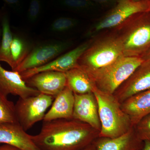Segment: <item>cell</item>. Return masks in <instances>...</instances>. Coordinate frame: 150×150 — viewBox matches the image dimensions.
<instances>
[{
    "mask_svg": "<svg viewBox=\"0 0 150 150\" xmlns=\"http://www.w3.org/2000/svg\"><path fill=\"white\" fill-rule=\"evenodd\" d=\"M99 131L75 119L43 121L40 132L31 138L39 150H83L99 137Z\"/></svg>",
    "mask_w": 150,
    "mask_h": 150,
    "instance_id": "6da1fadb",
    "label": "cell"
},
{
    "mask_svg": "<svg viewBox=\"0 0 150 150\" xmlns=\"http://www.w3.org/2000/svg\"><path fill=\"white\" fill-rule=\"evenodd\" d=\"M123 56L143 59L150 50V11L134 14L113 28Z\"/></svg>",
    "mask_w": 150,
    "mask_h": 150,
    "instance_id": "7a4b0ae2",
    "label": "cell"
},
{
    "mask_svg": "<svg viewBox=\"0 0 150 150\" xmlns=\"http://www.w3.org/2000/svg\"><path fill=\"white\" fill-rule=\"evenodd\" d=\"M93 92L98 107L101 129L99 137L115 138L126 134L134 127L129 115L113 94L100 91L93 85Z\"/></svg>",
    "mask_w": 150,
    "mask_h": 150,
    "instance_id": "3957f363",
    "label": "cell"
},
{
    "mask_svg": "<svg viewBox=\"0 0 150 150\" xmlns=\"http://www.w3.org/2000/svg\"><path fill=\"white\" fill-rule=\"evenodd\" d=\"M144 60L123 56L101 69L87 71L93 85L100 91L113 94Z\"/></svg>",
    "mask_w": 150,
    "mask_h": 150,
    "instance_id": "277c9868",
    "label": "cell"
},
{
    "mask_svg": "<svg viewBox=\"0 0 150 150\" xmlns=\"http://www.w3.org/2000/svg\"><path fill=\"white\" fill-rule=\"evenodd\" d=\"M121 40L114 31L92 40L78 64L87 71L101 69L123 56Z\"/></svg>",
    "mask_w": 150,
    "mask_h": 150,
    "instance_id": "5b68a950",
    "label": "cell"
},
{
    "mask_svg": "<svg viewBox=\"0 0 150 150\" xmlns=\"http://www.w3.org/2000/svg\"><path fill=\"white\" fill-rule=\"evenodd\" d=\"M71 44L69 40L56 38L35 43L26 58L14 71L21 73L46 64L64 53Z\"/></svg>",
    "mask_w": 150,
    "mask_h": 150,
    "instance_id": "8992f818",
    "label": "cell"
},
{
    "mask_svg": "<svg viewBox=\"0 0 150 150\" xmlns=\"http://www.w3.org/2000/svg\"><path fill=\"white\" fill-rule=\"evenodd\" d=\"M54 99L53 97L41 93L25 98H19L15 104L18 122L27 131L35 123L43 120L46 110Z\"/></svg>",
    "mask_w": 150,
    "mask_h": 150,
    "instance_id": "52a82bcc",
    "label": "cell"
},
{
    "mask_svg": "<svg viewBox=\"0 0 150 150\" xmlns=\"http://www.w3.org/2000/svg\"><path fill=\"white\" fill-rule=\"evenodd\" d=\"M150 11V0L134 1L118 0L117 4L96 23L88 35L105 30L115 28L131 16L138 13Z\"/></svg>",
    "mask_w": 150,
    "mask_h": 150,
    "instance_id": "ba28073f",
    "label": "cell"
},
{
    "mask_svg": "<svg viewBox=\"0 0 150 150\" xmlns=\"http://www.w3.org/2000/svg\"><path fill=\"white\" fill-rule=\"evenodd\" d=\"M92 40H88L71 50L62 54L48 64L20 73L24 80L38 73L47 71H56L66 73L78 67V61L81 56L88 48Z\"/></svg>",
    "mask_w": 150,
    "mask_h": 150,
    "instance_id": "9c48e42d",
    "label": "cell"
},
{
    "mask_svg": "<svg viewBox=\"0 0 150 150\" xmlns=\"http://www.w3.org/2000/svg\"><path fill=\"white\" fill-rule=\"evenodd\" d=\"M150 89V61H144L115 92L113 95L121 103L129 98Z\"/></svg>",
    "mask_w": 150,
    "mask_h": 150,
    "instance_id": "30bf717a",
    "label": "cell"
},
{
    "mask_svg": "<svg viewBox=\"0 0 150 150\" xmlns=\"http://www.w3.org/2000/svg\"><path fill=\"white\" fill-rule=\"evenodd\" d=\"M28 86L40 93L56 97L67 86L65 73L47 71L38 73L25 79Z\"/></svg>",
    "mask_w": 150,
    "mask_h": 150,
    "instance_id": "8fae6325",
    "label": "cell"
},
{
    "mask_svg": "<svg viewBox=\"0 0 150 150\" xmlns=\"http://www.w3.org/2000/svg\"><path fill=\"white\" fill-rule=\"evenodd\" d=\"M73 119L87 124L100 131L101 124L97 101L93 92L79 94L74 93Z\"/></svg>",
    "mask_w": 150,
    "mask_h": 150,
    "instance_id": "7c38bea8",
    "label": "cell"
},
{
    "mask_svg": "<svg viewBox=\"0 0 150 150\" xmlns=\"http://www.w3.org/2000/svg\"><path fill=\"white\" fill-rule=\"evenodd\" d=\"M0 91L6 96L11 94L21 98L34 96L40 93L37 90L28 86L18 72L8 71L1 64Z\"/></svg>",
    "mask_w": 150,
    "mask_h": 150,
    "instance_id": "4fadbf2b",
    "label": "cell"
},
{
    "mask_svg": "<svg viewBox=\"0 0 150 150\" xmlns=\"http://www.w3.org/2000/svg\"><path fill=\"white\" fill-rule=\"evenodd\" d=\"M8 144L22 150H39L31 138V135L18 122L0 124V145Z\"/></svg>",
    "mask_w": 150,
    "mask_h": 150,
    "instance_id": "5bb4252c",
    "label": "cell"
},
{
    "mask_svg": "<svg viewBox=\"0 0 150 150\" xmlns=\"http://www.w3.org/2000/svg\"><path fill=\"white\" fill-rule=\"evenodd\" d=\"M94 144L96 150H142L144 142L139 139L133 127L117 138L98 137Z\"/></svg>",
    "mask_w": 150,
    "mask_h": 150,
    "instance_id": "9a60e30c",
    "label": "cell"
},
{
    "mask_svg": "<svg viewBox=\"0 0 150 150\" xmlns=\"http://www.w3.org/2000/svg\"><path fill=\"white\" fill-rule=\"evenodd\" d=\"M74 100V93L67 85L54 98L52 106L45 114L43 121L73 119Z\"/></svg>",
    "mask_w": 150,
    "mask_h": 150,
    "instance_id": "2e32d148",
    "label": "cell"
},
{
    "mask_svg": "<svg viewBox=\"0 0 150 150\" xmlns=\"http://www.w3.org/2000/svg\"><path fill=\"white\" fill-rule=\"evenodd\" d=\"M121 105L134 127L143 117L150 113V89L131 96L121 103Z\"/></svg>",
    "mask_w": 150,
    "mask_h": 150,
    "instance_id": "e0dca14e",
    "label": "cell"
},
{
    "mask_svg": "<svg viewBox=\"0 0 150 150\" xmlns=\"http://www.w3.org/2000/svg\"><path fill=\"white\" fill-rule=\"evenodd\" d=\"M67 85L74 93L83 94L93 92V84L87 71L79 66L65 73Z\"/></svg>",
    "mask_w": 150,
    "mask_h": 150,
    "instance_id": "ac0fdd59",
    "label": "cell"
},
{
    "mask_svg": "<svg viewBox=\"0 0 150 150\" xmlns=\"http://www.w3.org/2000/svg\"><path fill=\"white\" fill-rule=\"evenodd\" d=\"M34 43L30 37L24 33H13V39L11 47L12 71H14L24 61L32 49Z\"/></svg>",
    "mask_w": 150,
    "mask_h": 150,
    "instance_id": "d6986e66",
    "label": "cell"
},
{
    "mask_svg": "<svg viewBox=\"0 0 150 150\" xmlns=\"http://www.w3.org/2000/svg\"><path fill=\"white\" fill-rule=\"evenodd\" d=\"M1 9L2 13V34L0 45V62H6L12 69L13 63L11 47L13 39V32L11 29L8 8L4 5Z\"/></svg>",
    "mask_w": 150,
    "mask_h": 150,
    "instance_id": "ffe728a7",
    "label": "cell"
},
{
    "mask_svg": "<svg viewBox=\"0 0 150 150\" xmlns=\"http://www.w3.org/2000/svg\"><path fill=\"white\" fill-rule=\"evenodd\" d=\"M49 6L59 10L86 13L96 9L98 6L90 0H50Z\"/></svg>",
    "mask_w": 150,
    "mask_h": 150,
    "instance_id": "44dd1931",
    "label": "cell"
},
{
    "mask_svg": "<svg viewBox=\"0 0 150 150\" xmlns=\"http://www.w3.org/2000/svg\"><path fill=\"white\" fill-rule=\"evenodd\" d=\"M79 21L71 17H57L51 21L48 25L47 31L51 36L57 38V36L74 30L78 26Z\"/></svg>",
    "mask_w": 150,
    "mask_h": 150,
    "instance_id": "7402d4cb",
    "label": "cell"
},
{
    "mask_svg": "<svg viewBox=\"0 0 150 150\" xmlns=\"http://www.w3.org/2000/svg\"><path fill=\"white\" fill-rule=\"evenodd\" d=\"M9 122H18L15 104L0 91V124Z\"/></svg>",
    "mask_w": 150,
    "mask_h": 150,
    "instance_id": "603a6c76",
    "label": "cell"
},
{
    "mask_svg": "<svg viewBox=\"0 0 150 150\" xmlns=\"http://www.w3.org/2000/svg\"><path fill=\"white\" fill-rule=\"evenodd\" d=\"M43 0H30L26 13V21L30 25H34L39 21L44 10Z\"/></svg>",
    "mask_w": 150,
    "mask_h": 150,
    "instance_id": "cb8c5ba5",
    "label": "cell"
},
{
    "mask_svg": "<svg viewBox=\"0 0 150 150\" xmlns=\"http://www.w3.org/2000/svg\"><path fill=\"white\" fill-rule=\"evenodd\" d=\"M134 128L140 140L150 141V113L143 117Z\"/></svg>",
    "mask_w": 150,
    "mask_h": 150,
    "instance_id": "d4e9b609",
    "label": "cell"
},
{
    "mask_svg": "<svg viewBox=\"0 0 150 150\" xmlns=\"http://www.w3.org/2000/svg\"><path fill=\"white\" fill-rule=\"evenodd\" d=\"M4 5L17 13H21L23 9V0H1Z\"/></svg>",
    "mask_w": 150,
    "mask_h": 150,
    "instance_id": "484cf974",
    "label": "cell"
},
{
    "mask_svg": "<svg viewBox=\"0 0 150 150\" xmlns=\"http://www.w3.org/2000/svg\"><path fill=\"white\" fill-rule=\"evenodd\" d=\"M98 6L112 8L117 4L118 0H90Z\"/></svg>",
    "mask_w": 150,
    "mask_h": 150,
    "instance_id": "4316f807",
    "label": "cell"
},
{
    "mask_svg": "<svg viewBox=\"0 0 150 150\" xmlns=\"http://www.w3.org/2000/svg\"><path fill=\"white\" fill-rule=\"evenodd\" d=\"M0 150H22L13 146L8 144L0 145Z\"/></svg>",
    "mask_w": 150,
    "mask_h": 150,
    "instance_id": "83f0119b",
    "label": "cell"
},
{
    "mask_svg": "<svg viewBox=\"0 0 150 150\" xmlns=\"http://www.w3.org/2000/svg\"><path fill=\"white\" fill-rule=\"evenodd\" d=\"M2 11L0 9V45H1V40L2 34Z\"/></svg>",
    "mask_w": 150,
    "mask_h": 150,
    "instance_id": "f1b7e54d",
    "label": "cell"
},
{
    "mask_svg": "<svg viewBox=\"0 0 150 150\" xmlns=\"http://www.w3.org/2000/svg\"><path fill=\"white\" fill-rule=\"evenodd\" d=\"M142 150H150V141H145L144 142Z\"/></svg>",
    "mask_w": 150,
    "mask_h": 150,
    "instance_id": "f546056e",
    "label": "cell"
},
{
    "mask_svg": "<svg viewBox=\"0 0 150 150\" xmlns=\"http://www.w3.org/2000/svg\"><path fill=\"white\" fill-rule=\"evenodd\" d=\"M83 150H96L95 146L94 144V142L91 144L90 145Z\"/></svg>",
    "mask_w": 150,
    "mask_h": 150,
    "instance_id": "4dcf8cb0",
    "label": "cell"
},
{
    "mask_svg": "<svg viewBox=\"0 0 150 150\" xmlns=\"http://www.w3.org/2000/svg\"><path fill=\"white\" fill-rule=\"evenodd\" d=\"M143 59L145 61H150V50L144 56L143 58Z\"/></svg>",
    "mask_w": 150,
    "mask_h": 150,
    "instance_id": "1f68e13d",
    "label": "cell"
},
{
    "mask_svg": "<svg viewBox=\"0 0 150 150\" xmlns=\"http://www.w3.org/2000/svg\"><path fill=\"white\" fill-rule=\"evenodd\" d=\"M134 1H145V0H132Z\"/></svg>",
    "mask_w": 150,
    "mask_h": 150,
    "instance_id": "d6a6232c",
    "label": "cell"
}]
</instances>
